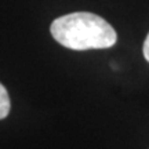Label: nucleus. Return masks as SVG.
I'll return each instance as SVG.
<instances>
[{
	"instance_id": "1",
	"label": "nucleus",
	"mask_w": 149,
	"mask_h": 149,
	"mask_svg": "<svg viewBox=\"0 0 149 149\" xmlns=\"http://www.w3.org/2000/svg\"><path fill=\"white\" fill-rule=\"evenodd\" d=\"M51 36L74 51L109 48L117 42V33L107 19L87 11H77L54 19Z\"/></svg>"
},
{
	"instance_id": "2",
	"label": "nucleus",
	"mask_w": 149,
	"mask_h": 149,
	"mask_svg": "<svg viewBox=\"0 0 149 149\" xmlns=\"http://www.w3.org/2000/svg\"><path fill=\"white\" fill-rule=\"evenodd\" d=\"M10 108H11V102H10L8 93H7L4 86L0 83V120L6 119V117L8 116Z\"/></svg>"
},
{
	"instance_id": "3",
	"label": "nucleus",
	"mask_w": 149,
	"mask_h": 149,
	"mask_svg": "<svg viewBox=\"0 0 149 149\" xmlns=\"http://www.w3.org/2000/svg\"><path fill=\"white\" fill-rule=\"evenodd\" d=\"M142 53H144V57L145 59L149 62V33L148 36H146V39H145L144 42V47H142Z\"/></svg>"
}]
</instances>
